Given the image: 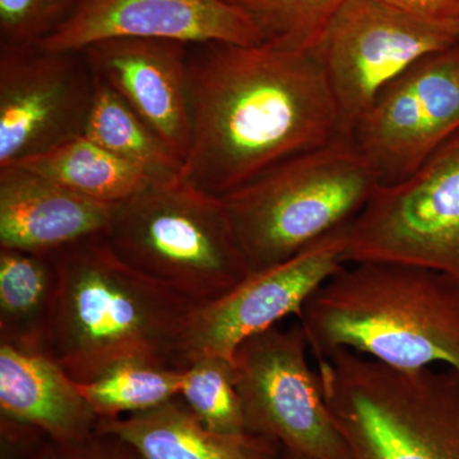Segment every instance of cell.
<instances>
[{"instance_id":"603a6c76","label":"cell","mask_w":459,"mask_h":459,"mask_svg":"<svg viewBox=\"0 0 459 459\" xmlns=\"http://www.w3.org/2000/svg\"><path fill=\"white\" fill-rule=\"evenodd\" d=\"M179 397L205 427L219 433H247L231 361L217 356L189 361L183 369Z\"/></svg>"},{"instance_id":"6da1fadb","label":"cell","mask_w":459,"mask_h":459,"mask_svg":"<svg viewBox=\"0 0 459 459\" xmlns=\"http://www.w3.org/2000/svg\"><path fill=\"white\" fill-rule=\"evenodd\" d=\"M192 141L181 179L223 198L341 135L316 48L189 44Z\"/></svg>"},{"instance_id":"44dd1931","label":"cell","mask_w":459,"mask_h":459,"mask_svg":"<svg viewBox=\"0 0 459 459\" xmlns=\"http://www.w3.org/2000/svg\"><path fill=\"white\" fill-rule=\"evenodd\" d=\"M183 369L146 359L114 365L96 379L77 383L100 420L123 418L164 404L180 394Z\"/></svg>"},{"instance_id":"ac0fdd59","label":"cell","mask_w":459,"mask_h":459,"mask_svg":"<svg viewBox=\"0 0 459 459\" xmlns=\"http://www.w3.org/2000/svg\"><path fill=\"white\" fill-rule=\"evenodd\" d=\"M56 290L53 255L0 249V343L45 353Z\"/></svg>"},{"instance_id":"9a60e30c","label":"cell","mask_w":459,"mask_h":459,"mask_svg":"<svg viewBox=\"0 0 459 459\" xmlns=\"http://www.w3.org/2000/svg\"><path fill=\"white\" fill-rule=\"evenodd\" d=\"M113 207L77 195L25 166L0 168V249L51 255L104 235Z\"/></svg>"},{"instance_id":"5bb4252c","label":"cell","mask_w":459,"mask_h":459,"mask_svg":"<svg viewBox=\"0 0 459 459\" xmlns=\"http://www.w3.org/2000/svg\"><path fill=\"white\" fill-rule=\"evenodd\" d=\"M188 45L117 38L80 50L95 77L111 87L183 161L192 141Z\"/></svg>"},{"instance_id":"d4e9b609","label":"cell","mask_w":459,"mask_h":459,"mask_svg":"<svg viewBox=\"0 0 459 459\" xmlns=\"http://www.w3.org/2000/svg\"><path fill=\"white\" fill-rule=\"evenodd\" d=\"M26 459H142L129 444L115 435L96 431L87 439L56 443L44 437Z\"/></svg>"},{"instance_id":"4fadbf2b","label":"cell","mask_w":459,"mask_h":459,"mask_svg":"<svg viewBox=\"0 0 459 459\" xmlns=\"http://www.w3.org/2000/svg\"><path fill=\"white\" fill-rule=\"evenodd\" d=\"M117 38L263 44L255 26L222 0H74L65 20L39 47L80 51Z\"/></svg>"},{"instance_id":"9c48e42d","label":"cell","mask_w":459,"mask_h":459,"mask_svg":"<svg viewBox=\"0 0 459 459\" xmlns=\"http://www.w3.org/2000/svg\"><path fill=\"white\" fill-rule=\"evenodd\" d=\"M459 42V31L431 25L383 0H343L316 49L336 102L341 135L351 137L377 96L422 57Z\"/></svg>"},{"instance_id":"ffe728a7","label":"cell","mask_w":459,"mask_h":459,"mask_svg":"<svg viewBox=\"0 0 459 459\" xmlns=\"http://www.w3.org/2000/svg\"><path fill=\"white\" fill-rule=\"evenodd\" d=\"M83 135L124 161L137 166L155 183L181 179L183 160L99 78Z\"/></svg>"},{"instance_id":"d6986e66","label":"cell","mask_w":459,"mask_h":459,"mask_svg":"<svg viewBox=\"0 0 459 459\" xmlns=\"http://www.w3.org/2000/svg\"><path fill=\"white\" fill-rule=\"evenodd\" d=\"M17 165L77 195L108 204H120L155 183L140 168L93 143L86 135Z\"/></svg>"},{"instance_id":"4316f807","label":"cell","mask_w":459,"mask_h":459,"mask_svg":"<svg viewBox=\"0 0 459 459\" xmlns=\"http://www.w3.org/2000/svg\"><path fill=\"white\" fill-rule=\"evenodd\" d=\"M277 459H313V458L305 457V455H298V453L289 452V451H285V449H282V451H281V455H279V458H277Z\"/></svg>"},{"instance_id":"7c38bea8","label":"cell","mask_w":459,"mask_h":459,"mask_svg":"<svg viewBox=\"0 0 459 459\" xmlns=\"http://www.w3.org/2000/svg\"><path fill=\"white\" fill-rule=\"evenodd\" d=\"M336 230L287 259L249 272L221 298L195 307L181 340L178 367L199 356H217L234 361L238 344L303 312L319 287L347 263V230Z\"/></svg>"},{"instance_id":"7a4b0ae2","label":"cell","mask_w":459,"mask_h":459,"mask_svg":"<svg viewBox=\"0 0 459 459\" xmlns=\"http://www.w3.org/2000/svg\"><path fill=\"white\" fill-rule=\"evenodd\" d=\"M310 353L349 350L397 370L459 371V281L419 265H343L298 319Z\"/></svg>"},{"instance_id":"8992f818","label":"cell","mask_w":459,"mask_h":459,"mask_svg":"<svg viewBox=\"0 0 459 459\" xmlns=\"http://www.w3.org/2000/svg\"><path fill=\"white\" fill-rule=\"evenodd\" d=\"M104 238L126 264L195 307L249 273L223 199L183 179L114 204Z\"/></svg>"},{"instance_id":"3957f363","label":"cell","mask_w":459,"mask_h":459,"mask_svg":"<svg viewBox=\"0 0 459 459\" xmlns=\"http://www.w3.org/2000/svg\"><path fill=\"white\" fill-rule=\"evenodd\" d=\"M57 290L45 353L74 382L146 359L178 368L195 305L126 264L104 235L51 253Z\"/></svg>"},{"instance_id":"2e32d148","label":"cell","mask_w":459,"mask_h":459,"mask_svg":"<svg viewBox=\"0 0 459 459\" xmlns=\"http://www.w3.org/2000/svg\"><path fill=\"white\" fill-rule=\"evenodd\" d=\"M0 415L56 443L87 439L100 421L77 383L50 356L7 343H0Z\"/></svg>"},{"instance_id":"484cf974","label":"cell","mask_w":459,"mask_h":459,"mask_svg":"<svg viewBox=\"0 0 459 459\" xmlns=\"http://www.w3.org/2000/svg\"><path fill=\"white\" fill-rule=\"evenodd\" d=\"M416 20L459 31V0H383Z\"/></svg>"},{"instance_id":"e0dca14e","label":"cell","mask_w":459,"mask_h":459,"mask_svg":"<svg viewBox=\"0 0 459 459\" xmlns=\"http://www.w3.org/2000/svg\"><path fill=\"white\" fill-rule=\"evenodd\" d=\"M98 430L129 444L142 459H277L282 451L262 435L205 427L179 395L143 412L100 420Z\"/></svg>"},{"instance_id":"52a82bcc","label":"cell","mask_w":459,"mask_h":459,"mask_svg":"<svg viewBox=\"0 0 459 459\" xmlns=\"http://www.w3.org/2000/svg\"><path fill=\"white\" fill-rule=\"evenodd\" d=\"M344 261L419 265L459 281V131L350 223Z\"/></svg>"},{"instance_id":"7402d4cb","label":"cell","mask_w":459,"mask_h":459,"mask_svg":"<svg viewBox=\"0 0 459 459\" xmlns=\"http://www.w3.org/2000/svg\"><path fill=\"white\" fill-rule=\"evenodd\" d=\"M255 26L263 44L310 49L343 0H222Z\"/></svg>"},{"instance_id":"cb8c5ba5","label":"cell","mask_w":459,"mask_h":459,"mask_svg":"<svg viewBox=\"0 0 459 459\" xmlns=\"http://www.w3.org/2000/svg\"><path fill=\"white\" fill-rule=\"evenodd\" d=\"M74 0H0V47H35L47 39Z\"/></svg>"},{"instance_id":"30bf717a","label":"cell","mask_w":459,"mask_h":459,"mask_svg":"<svg viewBox=\"0 0 459 459\" xmlns=\"http://www.w3.org/2000/svg\"><path fill=\"white\" fill-rule=\"evenodd\" d=\"M459 131V42L411 65L377 96L350 140L380 186L406 180Z\"/></svg>"},{"instance_id":"ba28073f","label":"cell","mask_w":459,"mask_h":459,"mask_svg":"<svg viewBox=\"0 0 459 459\" xmlns=\"http://www.w3.org/2000/svg\"><path fill=\"white\" fill-rule=\"evenodd\" d=\"M298 320L247 338L234 353L247 431L313 459H351L320 389Z\"/></svg>"},{"instance_id":"8fae6325","label":"cell","mask_w":459,"mask_h":459,"mask_svg":"<svg viewBox=\"0 0 459 459\" xmlns=\"http://www.w3.org/2000/svg\"><path fill=\"white\" fill-rule=\"evenodd\" d=\"M95 92L82 51L0 47V168L83 135Z\"/></svg>"},{"instance_id":"5b68a950","label":"cell","mask_w":459,"mask_h":459,"mask_svg":"<svg viewBox=\"0 0 459 459\" xmlns=\"http://www.w3.org/2000/svg\"><path fill=\"white\" fill-rule=\"evenodd\" d=\"M350 138L291 157L223 197L249 272L272 267L351 223L379 188Z\"/></svg>"},{"instance_id":"277c9868","label":"cell","mask_w":459,"mask_h":459,"mask_svg":"<svg viewBox=\"0 0 459 459\" xmlns=\"http://www.w3.org/2000/svg\"><path fill=\"white\" fill-rule=\"evenodd\" d=\"M316 362L350 458L459 459V371L397 370L349 350Z\"/></svg>"}]
</instances>
